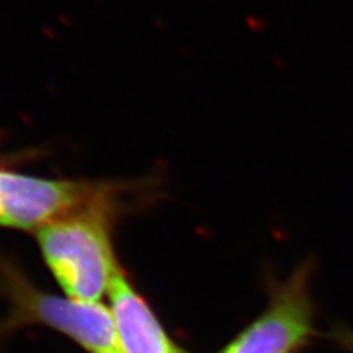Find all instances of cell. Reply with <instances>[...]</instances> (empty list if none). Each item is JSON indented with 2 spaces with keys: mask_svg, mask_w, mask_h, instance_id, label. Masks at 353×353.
Returning <instances> with one entry per match:
<instances>
[{
  "mask_svg": "<svg viewBox=\"0 0 353 353\" xmlns=\"http://www.w3.org/2000/svg\"><path fill=\"white\" fill-rule=\"evenodd\" d=\"M46 262L71 299L97 302L117 274L105 215L92 205L40 227Z\"/></svg>",
  "mask_w": 353,
  "mask_h": 353,
  "instance_id": "1",
  "label": "cell"
},
{
  "mask_svg": "<svg viewBox=\"0 0 353 353\" xmlns=\"http://www.w3.org/2000/svg\"><path fill=\"white\" fill-rule=\"evenodd\" d=\"M309 270H297L271 297L270 306L221 353H297L312 334Z\"/></svg>",
  "mask_w": 353,
  "mask_h": 353,
  "instance_id": "2",
  "label": "cell"
},
{
  "mask_svg": "<svg viewBox=\"0 0 353 353\" xmlns=\"http://www.w3.org/2000/svg\"><path fill=\"white\" fill-rule=\"evenodd\" d=\"M87 196L83 184L0 171V225L43 227L80 211Z\"/></svg>",
  "mask_w": 353,
  "mask_h": 353,
  "instance_id": "3",
  "label": "cell"
},
{
  "mask_svg": "<svg viewBox=\"0 0 353 353\" xmlns=\"http://www.w3.org/2000/svg\"><path fill=\"white\" fill-rule=\"evenodd\" d=\"M28 307L43 323L63 331L90 353H124L112 309L102 303L31 294Z\"/></svg>",
  "mask_w": 353,
  "mask_h": 353,
  "instance_id": "4",
  "label": "cell"
},
{
  "mask_svg": "<svg viewBox=\"0 0 353 353\" xmlns=\"http://www.w3.org/2000/svg\"><path fill=\"white\" fill-rule=\"evenodd\" d=\"M108 292L124 353H183L119 270L112 277Z\"/></svg>",
  "mask_w": 353,
  "mask_h": 353,
  "instance_id": "5",
  "label": "cell"
},
{
  "mask_svg": "<svg viewBox=\"0 0 353 353\" xmlns=\"http://www.w3.org/2000/svg\"><path fill=\"white\" fill-rule=\"evenodd\" d=\"M336 340L340 341L341 345L353 352V331L349 330H339L336 333Z\"/></svg>",
  "mask_w": 353,
  "mask_h": 353,
  "instance_id": "6",
  "label": "cell"
}]
</instances>
